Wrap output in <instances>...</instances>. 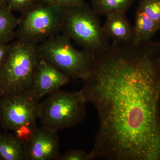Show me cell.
Masks as SVG:
<instances>
[{
    "instance_id": "obj_3",
    "label": "cell",
    "mask_w": 160,
    "mask_h": 160,
    "mask_svg": "<svg viewBox=\"0 0 160 160\" xmlns=\"http://www.w3.org/2000/svg\"><path fill=\"white\" fill-rule=\"evenodd\" d=\"M39 58L38 44L19 39L10 44L9 53L0 72L2 96L30 92Z\"/></svg>"
},
{
    "instance_id": "obj_8",
    "label": "cell",
    "mask_w": 160,
    "mask_h": 160,
    "mask_svg": "<svg viewBox=\"0 0 160 160\" xmlns=\"http://www.w3.org/2000/svg\"><path fill=\"white\" fill-rule=\"evenodd\" d=\"M71 80L57 67L40 57L30 92L39 101L45 96L68 85Z\"/></svg>"
},
{
    "instance_id": "obj_13",
    "label": "cell",
    "mask_w": 160,
    "mask_h": 160,
    "mask_svg": "<svg viewBox=\"0 0 160 160\" xmlns=\"http://www.w3.org/2000/svg\"><path fill=\"white\" fill-rule=\"evenodd\" d=\"M18 22L7 5L0 7V43H9L15 38Z\"/></svg>"
},
{
    "instance_id": "obj_10",
    "label": "cell",
    "mask_w": 160,
    "mask_h": 160,
    "mask_svg": "<svg viewBox=\"0 0 160 160\" xmlns=\"http://www.w3.org/2000/svg\"><path fill=\"white\" fill-rule=\"evenodd\" d=\"M102 27L106 36L113 43L123 45L132 43L133 26L125 13L116 12L107 15Z\"/></svg>"
},
{
    "instance_id": "obj_14",
    "label": "cell",
    "mask_w": 160,
    "mask_h": 160,
    "mask_svg": "<svg viewBox=\"0 0 160 160\" xmlns=\"http://www.w3.org/2000/svg\"><path fill=\"white\" fill-rule=\"evenodd\" d=\"M135 0H91V7L98 15L107 16L116 12L126 13Z\"/></svg>"
},
{
    "instance_id": "obj_12",
    "label": "cell",
    "mask_w": 160,
    "mask_h": 160,
    "mask_svg": "<svg viewBox=\"0 0 160 160\" xmlns=\"http://www.w3.org/2000/svg\"><path fill=\"white\" fill-rule=\"evenodd\" d=\"M132 43L139 45L149 42L154 36L159 28L146 14L137 9L133 26Z\"/></svg>"
},
{
    "instance_id": "obj_9",
    "label": "cell",
    "mask_w": 160,
    "mask_h": 160,
    "mask_svg": "<svg viewBox=\"0 0 160 160\" xmlns=\"http://www.w3.org/2000/svg\"><path fill=\"white\" fill-rule=\"evenodd\" d=\"M27 160H58L60 154L58 132L42 126L25 144Z\"/></svg>"
},
{
    "instance_id": "obj_22",
    "label": "cell",
    "mask_w": 160,
    "mask_h": 160,
    "mask_svg": "<svg viewBox=\"0 0 160 160\" xmlns=\"http://www.w3.org/2000/svg\"><path fill=\"white\" fill-rule=\"evenodd\" d=\"M40 1H42V2H46L54 3V2H53V0H40Z\"/></svg>"
},
{
    "instance_id": "obj_19",
    "label": "cell",
    "mask_w": 160,
    "mask_h": 160,
    "mask_svg": "<svg viewBox=\"0 0 160 160\" xmlns=\"http://www.w3.org/2000/svg\"><path fill=\"white\" fill-rule=\"evenodd\" d=\"M9 48V43H0V72L8 56Z\"/></svg>"
},
{
    "instance_id": "obj_23",
    "label": "cell",
    "mask_w": 160,
    "mask_h": 160,
    "mask_svg": "<svg viewBox=\"0 0 160 160\" xmlns=\"http://www.w3.org/2000/svg\"><path fill=\"white\" fill-rule=\"evenodd\" d=\"M2 97V92H1V85H0V98Z\"/></svg>"
},
{
    "instance_id": "obj_25",
    "label": "cell",
    "mask_w": 160,
    "mask_h": 160,
    "mask_svg": "<svg viewBox=\"0 0 160 160\" xmlns=\"http://www.w3.org/2000/svg\"><path fill=\"white\" fill-rule=\"evenodd\" d=\"M0 160H1V158H0Z\"/></svg>"
},
{
    "instance_id": "obj_7",
    "label": "cell",
    "mask_w": 160,
    "mask_h": 160,
    "mask_svg": "<svg viewBox=\"0 0 160 160\" xmlns=\"http://www.w3.org/2000/svg\"><path fill=\"white\" fill-rule=\"evenodd\" d=\"M39 101L30 92L5 95L0 98L1 125L13 131L18 126L37 122Z\"/></svg>"
},
{
    "instance_id": "obj_18",
    "label": "cell",
    "mask_w": 160,
    "mask_h": 160,
    "mask_svg": "<svg viewBox=\"0 0 160 160\" xmlns=\"http://www.w3.org/2000/svg\"><path fill=\"white\" fill-rule=\"evenodd\" d=\"M39 1L40 0H7V6L11 11L22 13Z\"/></svg>"
},
{
    "instance_id": "obj_20",
    "label": "cell",
    "mask_w": 160,
    "mask_h": 160,
    "mask_svg": "<svg viewBox=\"0 0 160 160\" xmlns=\"http://www.w3.org/2000/svg\"><path fill=\"white\" fill-rule=\"evenodd\" d=\"M53 2L63 8L80 5L84 2V0H53Z\"/></svg>"
},
{
    "instance_id": "obj_21",
    "label": "cell",
    "mask_w": 160,
    "mask_h": 160,
    "mask_svg": "<svg viewBox=\"0 0 160 160\" xmlns=\"http://www.w3.org/2000/svg\"><path fill=\"white\" fill-rule=\"evenodd\" d=\"M7 5V0H0V7Z\"/></svg>"
},
{
    "instance_id": "obj_1",
    "label": "cell",
    "mask_w": 160,
    "mask_h": 160,
    "mask_svg": "<svg viewBox=\"0 0 160 160\" xmlns=\"http://www.w3.org/2000/svg\"><path fill=\"white\" fill-rule=\"evenodd\" d=\"M84 82L99 120L94 158L160 160V42H112Z\"/></svg>"
},
{
    "instance_id": "obj_6",
    "label": "cell",
    "mask_w": 160,
    "mask_h": 160,
    "mask_svg": "<svg viewBox=\"0 0 160 160\" xmlns=\"http://www.w3.org/2000/svg\"><path fill=\"white\" fill-rule=\"evenodd\" d=\"M63 12L56 3L38 2L21 13L15 38L39 45L61 33Z\"/></svg>"
},
{
    "instance_id": "obj_15",
    "label": "cell",
    "mask_w": 160,
    "mask_h": 160,
    "mask_svg": "<svg viewBox=\"0 0 160 160\" xmlns=\"http://www.w3.org/2000/svg\"><path fill=\"white\" fill-rule=\"evenodd\" d=\"M137 9L154 22L160 30V0H141Z\"/></svg>"
},
{
    "instance_id": "obj_24",
    "label": "cell",
    "mask_w": 160,
    "mask_h": 160,
    "mask_svg": "<svg viewBox=\"0 0 160 160\" xmlns=\"http://www.w3.org/2000/svg\"><path fill=\"white\" fill-rule=\"evenodd\" d=\"M0 124H1V108H0Z\"/></svg>"
},
{
    "instance_id": "obj_17",
    "label": "cell",
    "mask_w": 160,
    "mask_h": 160,
    "mask_svg": "<svg viewBox=\"0 0 160 160\" xmlns=\"http://www.w3.org/2000/svg\"><path fill=\"white\" fill-rule=\"evenodd\" d=\"M94 159L91 152L87 153L81 149H72L60 154L58 160H92Z\"/></svg>"
},
{
    "instance_id": "obj_16",
    "label": "cell",
    "mask_w": 160,
    "mask_h": 160,
    "mask_svg": "<svg viewBox=\"0 0 160 160\" xmlns=\"http://www.w3.org/2000/svg\"><path fill=\"white\" fill-rule=\"evenodd\" d=\"M37 128V122L32 123L18 126L13 131L15 136L22 142L26 144L33 137Z\"/></svg>"
},
{
    "instance_id": "obj_5",
    "label": "cell",
    "mask_w": 160,
    "mask_h": 160,
    "mask_svg": "<svg viewBox=\"0 0 160 160\" xmlns=\"http://www.w3.org/2000/svg\"><path fill=\"white\" fill-rule=\"evenodd\" d=\"M40 57L51 63L71 79H87L95 56L75 48L71 40L59 33L38 45Z\"/></svg>"
},
{
    "instance_id": "obj_2",
    "label": "cell",
    "mask_w": 160,
    "mask_h": 160,
    "mask_svg": "<svg viewBox=\"0 0 160 160\" xmlns=\"http://www.w3.org/2000/svg\"><path fill=\"white\" fill-rule=\"evenodd\" d=\"M61 33L95 56L109 46L98 15L85 2L63 8Z\"/></svg>"
},
{
    "instance_id": "obj_11",
    "label": "cell",
    "mask_w": 160,
    "mask_h": 160,
    "mask_svg": "<svg viewBox=\"0 0 160 160\" xmlns=\"http://www.w3.org/2000/svg\"><path fill=\"white\" fill-rule=\"evenodd\" d=\"M0 158L2 160H27L25 144L14 135L0 132Z\"/></svg>"
},
{
    "instance_id": "obj_4",
    "label": "cell",
    "mask_w": 160,
    "mask_h": 160,
    "mask_svg": "<svg viewBox=\"0 0 160 160\" xmlns=\"http://www.w3.org/2000/svg\"><path fill=\"white\" fill-rule=\"evenodd\" d=\"M86 98L82 89L76 92L57 89L39 103L41 125L58 132L79 125L86 115Z\"/></svg>"
}]
</instances>
